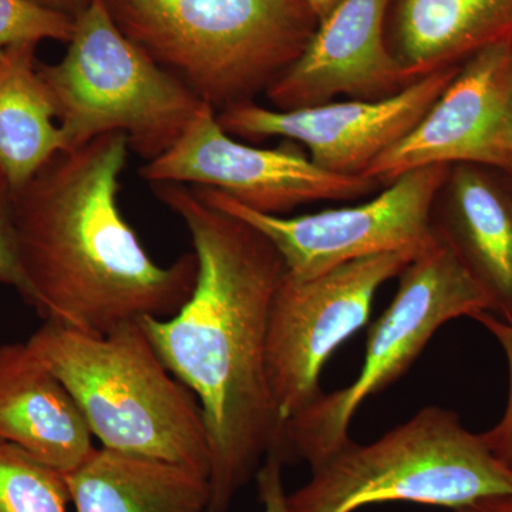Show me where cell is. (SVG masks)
I'll return each mask as SVG.
<instances>
[{
    "mask_svg": "<svg viewBox=\"0 0 512 512\" xmlns=\"http://www.w3.org/2000/svg\"><path fill=\"white\" fill-rule=\"evenodd\" d=\"M0 284L9 286L30 303V291L20 266L15 225H13L12 194L8 185H0Z\"/></svg>",
    "mask_w": 512,
    "mask_h": 512,
    "instance_id": "7402d4cb",
    "label": "cell"
},
{
    "mask_svg": "<svg viewBox=\"0 0 512 512\" xmlns=\"http://www.w3.org/2000/svg\"><path fill=\"white\" fill-rule=\"evenodd\" d=\"M150 185L190 232L198 276L180 311L138 322L200 404L210 451L207 512H228L268 454L286 461L285 426L266 370L269 312L285 264L264 234L191 185Z\"/></svg>",
    "mask_w": 512,
    "mask_h": 512,
    "instance_id": "6da1fadb",
    "label": "cell"
},
{
    "mask_svg": "<svg viewBox=\"0 0 512 512\" xmlns=\"http://www.w3.org/2000/svg\"><path fill=\"white\" fill-rule=\"evenodd\" d=\"M505 42H512V0H399L390 50L419 80Z\"/></svg>",
    "mask_w": 512,
    "mask_h": 512,
    "instance_id": "2e32d148",
    "label": "cell"
},
{
    "mask_svg": "<svg viewBox=\"0 0 512 512\" xmlns=\"http://www.w3.org/2000/svg\"><path fill=\"white\" fill-rule=\"evenodd\" d=\"M288 494L289 512H356L369 505L412 503L466 507L512 495V471L456 412L424 407L369 444L352 439Z\"/></svg>",
    "mask_w": 512,
    "mask_h": 512,
    "instance_id": "5b68a950",
    "label": "cell"
},
{
    "mask_svg": "<svg viewBox=\"0 0 512 512\" xmlns=\"http://www.w3.org/2000/svg\"><path fill=\"white\" fill-rule=\"evenodd\" d=\"M32 2L74 19L89 5L90 0H32Z\"/></svg>",
    "mask_w": 512,
    "mask_h": 512,
    "instance_id": "d4e9b609",
    "label": "cell"
},
{
    "mask_svg": "<svg viewBox=\"0 0 512 512\" xmlns=\"http://www.w3.org/2000/svg\"><path fill=\"white\" fill-rule=\"evenodd\" d=\"M474 320L484 326L503 348L508 365V400L503 417L490 430L480 433L485 446L512 471V323L498 319L493 313L483 312L474 316Z\"/></svg>",
    "mask_w": 512,
    "mask_h": 512,
    "instance_id": "44dd1931",
    "label": "cell"
},
{
    "mask_svg": "<svg viewBox=\"0 0 512 512\" xmlns=\"http://www.w3.org/2000/svg\"><path fill=\"white\" fill-rule=\"evenodd\" d=\"M0 441L63 476L97 448L76 400L28 342L0 345Z\"/></svg>",
    "mask_w": 512,
    "mask_h": 512,
    "instance_id": "9a60e30c",
    "label": "cell"
},
{
    "mask_svg": "<svg viewBox=\"0 0 512 512\" xmlns=\"http://www.w3.org/2000/svg\"><path fill=\"white\" fill-rule=\"evenodd\" d=\"M74 19L32 0H0V50L19 43L57 40L69 43Z\"/></svg>",
    "mask_w": 512,
    "mask_h": 512,
    "instance_id": "ffe728a7",
    "label": "cell"
},
{
    "mask_svg": "<svg viewBox=\"0 0 512 512\" xmlns=\"http://www.w3.org/2000/svg\"><path fill=\"white\" fill-rule=\"evenodd\" d=\"M450 165L417 168L353 207L284 217L249 210L220 191L191 187L208 204L247 222L269 239L286 274L311 278L357 259L423 251L437 239L431 214Z\"/></svg>",
    "mask_w": 512,
    "mask_h": 512,
    "instance_id": "9c48e42d",
    "label": "cell"
},
{
    "mask_svg": "<svg viewBox=\"0 0 512 512\" xmlns=\"http://www.w3.org/2000/svg\"><path fill=\"white\" fill-rule=\"evenodd\" d=\"M433 228L456 252L491 302L512 323V180L500 168L453 164L431 214Z\"/></svg>",
    "mask_w": 512,
    "mask_h": 512,
    "instance_id": "5bb4252c",
    "label": "cell"
},
{
    "mask_svg": "<svg viewBox=\"0 0 512 512\" xmlns=\"http://www.w3.org/2000/svg\"><path fill=\"white\" fill-rule=\"evenodd\" d=\"M390 0H339L313 32L301 56L266 90L275 110L335 101L382 100L410 79L384 37Z\"/></svg>",
    "mask_w": 512,
    "mask_h": 512,
    "instance_id": "4fadbf2b",
    "label": "cell"
},
{
    "mask_svg": "<svg viewBox=\"0 0 512 512\" xmlns=\"http://www.w3.org/2000/svg\"><path fill=\"white\" fill-rule=\"evenodd\" d=\"M417 251L357 259L311 278L282 276L269 312L266 370L284 426L322 394L332 353L366 325L377 291L402 274Z\"/></svg>",
    "mask_w": 512,
    "mask_h": 512,
    "instance_id": "ba28073f",
    "label": "cell"
},
{
    "mask_svg": "<svg viewBox=\"0 0 512 512\" xmlns=\"http://www.w3.org/2000/svg\"><path fill=\"white\" fill-rule=\"evenodd\" d=\"M339 0H305V5L311 10L313 16L318 19L325 18L330 9L338 3Z\"/></svg>",
    "mask_w": 512,
    "mask_h": 512,
    "instance_id": "484cf974",
    "label": "cell"
},
{
    "mask_svg": "<svg viewBox=\"0 0 512 512\" xmlns=\"http://www.w3.org/2000/svg\"><path fill=\"white\" fill-rule=\"evenodd\" d=\"M299 2L305 3V0H299Z\"/></svg>",
    "mask_w": 512,
    "mask_h": 512,
    "instance_id": "f546056e",
    "label": "cell"
},
{
    "mask_svg": "<svg viewBox=\"0 0 512 512\" xmlns=\"http://www.w3.org/2000/svg\"><path fill=\"white\" fill-rule=\"evenodd\" d=\"M508 175H510L511 180H512V170L508 171Z\"/></svg>",
    "mask_w": 512,
    "mask_h": 512,
    "instance_id": "f1b7e54d",
    "label": "cell"
},
{
    "mask_svg": "<svg viewBox=\"0 0 512 512\" xmlns=\"http://www.w3.org/2000/svg\"><path fill=\"white\" fill-rule=\"evenodd\" d=\"M128 138L104 134L57 153L12 194L30 305L46 320L92 335L170 318L194 291V252L171 265L148 255L119 208Z\"/></svg>",
    "mask_w": 512,
    "mask_h": 512,
    "instance_id": "7a4b0ae2",
    "label": "cell"
},
{
    "mask_svg": "<svg viewBox=\"0 0 512 512\" xmlns=\"http://www.w3.org/2000/svg\"><path fill=\"white\" fill-rule=\"evenodd\" d=\"M28 345L62 380L101 447L210 476L200 404L161 362L140 322L92 335L46 320Z\"/></svg>",
    "mask_w": 512,
    "mask_h": 512,
    "instance_id": "3957f363",
    "label": "cell"
},
{
    "mask_svg": "<svg viewBox=\"0 0 512 512\" xmlns=\"http://www.w3.org/2000/svg\"><path fill=\"white\" fill-rule=\"evenodd\" d=\"M386 311L369 330L362 370L349 386L322 393L285 424V457L319 467L350 440L359 407L412 367L437 330L451 320L490 312L491 302L456 252L437 235L414 256Z\"/></svg>",
    "mask_w": 512,
    "mask_h": 512,
    "instance_id": "52a82bcc",
    "label": "cell"
},
{
    "mask_svg": "<svg viewBox=\"0 0 512 512\" xmlns=\"http://www.w3.org/2000/svg\"><path fill=\"white\" fill-rule=\"evenodd\" d=\"M69 503L62 473L0 441V512H67Z\"/></svg>",
    "mask_w": 512,
    "mask_h": 512,
    "instance_id": "d6986e66",
    "label": "cell"
},
{
    "mask_svg": "<svg viewBox=\"0 0 512 512\" xmlns=\"http://www.w3.org/2000/svg\"><path fill=\"white\" fill-rule=\"evenodd\" d=\"M505 147L512 157V93L508 104L507 124H505Z\"/></svg>",
    "mask_w": 512,
    "mask_h": 512,
    "instance_id": "4316f807",
    "label": "cell"
},
{
    "mask_svg": "<svg viewBox=\"0 0 512 512\" xmlns=\"http://www.w3.org/2000/svg\"><path fill=\"white\" fill-rule=\"evenodd\" d=\"M295 141L278 148L241 143L202 104L167 153L141 165L148 184L175 183L220 191L249 210L284 215L316 201H352L383 187L365 175H338L313 164Z\"/></svg>",
    "mask_w": 512,
    "mask_h": 512,
    "instance_id": "30bf717a",
    "label": "cell"
},
{
    "mask_svg": "<svg viewBox=\"0 0 512 512\" xmlns=\"http://www.w3.org/2000/svg\"><path fill=\"white\" fill-rule=\"evenodd\" d=\"M5 177H3L2 170H0V185H5Z\"/></svg>",
    "mask_w": 512,
    "mask_h": 512,
    "instance_id": "83f0119b",
    "label": "cell"
},
{
    "mask_svg": "<svg viewBox=\"0 0 512 512\" xmlns=\"http://www.w3.org/2000/svg\"><path fill=\"white\" fill-rule=\"evenodd\" d=\"M451 512H512V495L483 498Z\"/></svg>",
    "mask_w": 512,
    "mask_h": 512,
    "instance_id": "cb8c5ba5",
    "label": "cell"
},
{
    "mask_svg": "<svg viewBox=\"0 0 512 512\" xmlns=\"http://www.w3.org/2000/svg\"><path fill=\"white\" fill-rule=\"evenodd\" d=\"M284 463V457L274 451L266 456L264 464L256 471L262 512H289L288 494L282 477Z\"/></svg>",
    "mask_w": 512,
    "mask_h": 512,
    "instance_id": "603a6c76",
    "label": "cell"
},
{
    "mask_svg": "<svg viewBox=\"0 0 512 512\" xmlns=\"http://www.w3.org/2000/svg\"><path fill=\"white\" fill-rule=\"evenodd\" d=\"M512 93V42L467 60L416 127L376 158L365 177L383 185L431 165L480 164L512 170L505 124Z\"/></svg>",
    "mask_w": 512,
    "mask_h": 512,
    "instance_id": "7c38bea8",
    "label": "cell"
},
{
    "mask_svg": "<svg viewBox=\"0 0 512 512\" xmlns=\"http://www.w3.org/2000/svg\"><path fill=\"white\" fill-rule=\"evenodd\" d=\"M151 59L215 113L255 101L308 45L315 22L299 0H104Z\"/></svg>",
    "mask_w": 512,
    "mask_h": 512,
    "instance_id": "277c9868",
    "label": "cell"
},
{
    "mask_svg": "<svg viewBox=\"0 0 512 512\" xmlns=\"http://www.w3.org/2000/svg\"><path fill=\"white\" fill-rule=\"evenodd\" d=\"M64 480L76 512H207L210 505L208 474L103 447Z\"/></svg>",
    "mask_w": 512,
    "mask_h": 512,
    "instance_id": "e0dca14e",
    "label": "cell"
},
{
    "mask_svg": "<svg viewBox=\"0 0 512 512\" xmlns=\"http://www.w3.org/2000/svg\"><path fill=\"white\" fill-rule=\"evenodd\" d=\"M36 49V43H19L0 50V170L10 194L64 150L55 99L39 72Z\"/></svg>",
    "mask_w": 512,
    "mask_h": 512,
    "instance_id": "ac0fdd59",
    "label": "cell"
},
{
    "mask_svg": "<svg viewBox=\"0 0 512 512\" xmlns=\"http://www.w3.org/2000/svg\"><path fill=\"white\" fill-rule=\"evenodd\" d=\"M461 66L436 70L382 100L329 101L288 111L248 101L217 113V119L229 136L295 141L322 170L355 177L416 127Z\"/></svg>",
    "mask_w": 512,
    "mask_h": 512,
    "instance_id": "8fae6325",
    "label": "cell"
},
{
    "mask_svg": "<svg viewBox=\"0 0 512 512\" xmlns=\"http://www.w3.org/2000/svg\"><path fill=\"white\" fill-rule=\"evenodd\" d=\"M60 62L39 63L57 107L64 150L123 133L148 161L183 136L204 101L124 35L104 0H90L74 18Z\"/></svg>",
    "mask_w": 512,
    "mask_h": 512,
    "instance_id": "8992f818",
    "label": "cell"
}]
</instances>
